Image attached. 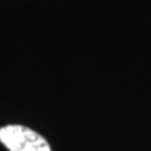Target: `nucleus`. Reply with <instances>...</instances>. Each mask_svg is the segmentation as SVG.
Segmentation results:
<instances>
[{
	"label": "nucleus",
	"instance_id": "1",
	"mask_svg": "<svg viewBox=\"0 0 151 151\" xmlns=\"http://www.w3.org/2000/svg\"><path fill=\"white\" fill-rule=\"evenodd\" d=\"M0 141L9 151H50V146L43 136L20 125L1 127Z\"/></svg>",
	"mask_w": 151,
	"mask_h": 151
}]
</instances>
